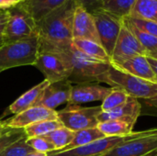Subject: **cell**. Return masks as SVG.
<instances>
[{
  "label": "cell",
  "mask_w": 157,
  "mask_h": 156,
  "mask_svg": "<svg viewBox=\"0 0 157 156\" xmlns=\"http://www.w3.org/2000/svg\"><path fill=\"white\" fill-rule=\"evenodd\" d=\"M4 44V39H3V35H0V46H2Z\"/></svg>",
  "instance_id": "b9f144b4"
},
{
  "label": "cell",
  "mask_w": 157,
  "mask_h": 156,
  "mask_svg": "<svg viewBox=\"0 0 157 156\" xmlns=\"http://www.w3.org/2000/svg\"><path fill=\"white\" fill-rule=\"evenodd\" d=\"M78 2L83 6H85L89 12H91L99 7L102 0H78Z\"/></svg>",
  "instance_id": "d6a6232c"
},
{
  "label": "cell",
  "mask_w": 157,
  "mask_h": 156,
  "mask_svg": "<svg viewBox=\"0 0 157 156\" xmlns=\"http://www.w3.org/2000/svg\"><path fill=\"white\" fill-rule=\"evenodd\" d=\"M75 136V131L65 128L61 127L44 137L48 139V141L53 145L55 151H63L73 141Z\"/></svg>",
  "instance_id": "484cf974"
},
{
  "label": "cell",
  "mask_w": 157,
  "mask_h": 156,
  "mask_svg": "<svg viewBox=\"0 0 157 156\" xmlns=\"http://www.w3.org/2000/svg\"><path fill=\"white\" fill-rule=\"evenodd\" d=\"M129 95L121 89L112 88L111 92L106 97L100 105L102 111L111 110L122 104H124L129 99Z\"/></svg>",
  "instance_id": "83f0119b"
},
{
  "label": "cell",
  "mask_w": 157,
  "mask_h": 156,
  "mask_svg": "<svg viewBox=\"0 0 157 156\" xmlns=\"http://www.w3.org/2000/svg\"><path fill=\"white\" fill-rule=\"evenodd\" d=\"M146 57H147V60H148L153 71L155 72V75L157 76V59H155V58L150 57V56H146Z\"/></svg>",
  "instance_id": "8d00e7d4"
},
{
  "label": "cell",
  "mask_w": 157,
  "mask_h": 156,
  "mask_svg": "<svg viewBox=\"0 0 157 156\" xmlns=\"http://www.w3.org/2000/svg\"><path fill=\"white\" fill-rule=\"evenodd\" d=\"M123 22L126 24V26L130 29V30L132 32V34L137 38V40L140 41V43L144 47V49L148 51V55L154 51H157V38L139 29H137L135 26L128 22L126 19L122 18Z\"/></svg>",
  "instance_id": "4316f807"
},
{
  "label": "cell",
  "mask_w": 157,
  "mask_h": 156,
  "mask_svg": "<svg viewBox=\"0 0 157 156\" xmlns=\"http://www.w3.org/2000/svg\"><path fill=\"white\" fill-rule=\"evenodd\" d=\"M32 151L34 150L27 144L26 136L6 147L0 153V156H26Z\"/></svg>",
  "instance_id": "f1b7e54d"
},
{
  "label": "cell",
  "mask_w": 157,
  "mask_h": 156,
  "mask_svg": "<svg viewBox=\"0 0 157 156\" xmlns=\"http://www.w3.org/2000/svg\"><path fill=\"white\" fill-rule=\"evenodd\" d=\"M97 127L106 137H124L133 132L134 126L124 120H113L99 122Z\"/></svg>",
  "instance_id": "44dd1931"
},
{
  "label": "cell",
  "mask_w": 157,
  "mask_h": 156,
  "mask_svg": "<svg viewBox=\"0 0 157 156\" xmlns=\"http://www.w3.org/2000/svg\"><path fill=\"white\" fill-rule=\"evenodd\" d=\"M144 156H157V148L155 149V150H153V151H151L150 153L146 154Z\"/></svg>",
  "instance_id": "ab89813d"
},
{
  "label": "cell",
  "mask_w": 157,
  "mask_h": 156,
  "mask_svg": "<svg viewBox=\"0 0 157 156\" xmlns=\"http://www.w3.org/2000/svg\"><path fill=\"white\" fill-rule=\"evenodd\" d=\"M26 156H48V154H44V153H40V152H36V151H32L29 154H28Z\"/></svg>",
  "instance_id": "f35d334b"
},
{
  "label": "cell",
  "mask_w": 157,
  "mask_h": 156,
  "mask_svg": "<svg viewBox=\"0 0 157 156\" xmlns=\"http://www.w3.org/2000/svg\"><path fill=\"white\" fill-rule=\"evenodd\" d=\"M23 0H0V9L1 10H6L8 8H11L19 3H21Z\"/></svg>",
  "instance_id": "836d02e7"
},
{
  "label": "cell",
  "mask_w": 157,
  "mask_h": 156,
  "mask_svg": "<svg viewBox=\"0 0 157 156\" xmlns=\"http://www.w3.org/2000/svg\"><path fill=\"white\" fill-rule=\"evenodd\" d=\"M0 73H1V71H0Z\"/></svg>",
  "instance_id": "7bdbcfd3"
},
{
  "label": "cell",
  "mask_w": 157,
  "mask_h": 156,
  "mask_svg": "<svg viewBox=\"0 0 157 156\" xmlns=\"http://www.w3.org/2000/svg\"><path fill=\"white\" fill-rule=\"evenodd\" d=\"M139 55L147 56L148 51L123 22L110 56V64H119L128 59Z\"/></svg>",
  "instance_id": "30bf717a"
},
{
  "label": "cell",
  "mask_w": 157,
  "mask_h": 156,
  "mask_svg": "<svg viewBox=\"0 0 157 156\" xmlns=\"http://www.w3.org/2000/svg\"><path fill=\"white\" fill-rule=\"evenodd\" d=\"M144 102H145L148 106L154 107V108H157V95L156 96H155V97H151V98L144 99Z\"/></svg>",
  "instance_id": "74e56055"
},
{
  "label": "cell",
  "mask_w": 157,
  "mask_h": 156,
  "mask_svg": "<svg viewBox=\"0 0 157 156\" xmlns=\"http://www.w3.org/2000/svg\"><path fill=\"white\" fill-rule=\"evenodd\" d=\"M157 148V128L136 131L128 141L102 156H144Z\"/></svg>",
  "instance_id": "ba28073f"
},
{
  "label": "cell",
  "mask_w": 157,
  "mask_h": 156,
  "mask_svg": "<svg viewBox=\"0 0 157 156\" xmlns=\"http://www.w3.org/2000/svg\"><path fill=\"white\" fill-rule=\"evenodd\" d=\"M101 112L100 106L82 107L80 105H67L64 108L57 111V117L63 127L75 132L97 127L99 123L98 117Z\"/></svg>",
  "instance_id": "8992f818"
},
{
  "label": "cell",
  "mask_w": 157,
  "mask_h": 156,
  "mask_svg": "<svg viewBox=\"0 0 157 156\" xmlns=\"http://www.w3.org/2000/svg\"><path fill=\"white\" fill-rule=\"evenodd\" d=\"M34 66L50 83L68 80L72 74L70 63L59 51H39Z\"/></svg>",
  "instance_id": "52a82bcc"
},
{
  "label": "cell",
  "mask_w": 157,
  "mask_h": 156,
  "mask_svg": "<svg viewBox=\"0 0 157 156\" xmlns=\"http://www.w3.org/2000/svg\"><path fill=\"white\" fill-rule=\"evenodd\" d=\"M72 84L68 80L50 83L42 92L36 106L53 109L63 104L69 102L71 97Z\"/></svg>",
  "instance_id": "5bb4252c"
},
{
  "label": "cell",
  "mask_w": 157,
  "mask_h": 156,
  "mask_svg": "<svg viewBox=\"0 0 157 156\" xmlns=\"http://www.w3.org/2000/svg\"><path fill=\"white\" fill-rule=\"evenodd\" d=\"M124 19H126L128 22H130L131 24L135 26L137 29H139L143 31H145V32L157 38V23L155 22L146 20L144 18H140L137 17H133V16H128V17H124Z\"/></svg>",
  "instance_id": "f546056e"
},
{
  "label": "cell",
  "mask_w": 157,
  "mask_h": 156,
  "mask_svg": "<svg viewBox=\"0 0 157 156\" xmlns=\"http://www.w3.org/2000/svg\"><path fill=\"white\" fill-rule=\"evenodd\" d=\"M57 111L53 109H49L44 107L34 106L29 108L6 120L8 127L13 129H24L34 123L48 120H57Z\"/></svg>",
  "instance_id": "9a60e30c"
},
{
  "label": "cell",
  "mask_w": 157,
  "mask_h": 156,
  "mask_svg": "<svg viewBox=\"0 0 157 156\" xmlns=\"http://www.w3.org/2000/svg\"><path fill=\"white\" fill-rule=\"evenodd\" d=\"M112 87H107L99 83H82L72 86L68 105H80L95 101H103L111 92Z\"/></svg>",
  "instance_id": "4fadbf2b"
},
{
  "label": "cell",
  "mask_w": 157,
  "mask_h": 156,
  "mask_svg": "<svg viewBox=\"0 0 157 156\" xmlns=\"http://www.w3.org/2000/svg\"><path fill=\"white\" fill-rule=\"evenodd\" d=\"M27 144L30 146L34 151L40 152V153L49 154L51 152L55 151L53 145L44 136L27 138Z\"/></svg>",
  "instance_id": "1f68e13d"
},
{
  "label": "cell",
  "mask_w": 157,
  "mask_h": 156,
  "mask_svg": "<svg viewBox=\"0 0 157 156\" xmlns=\"http://www.w3.org/2000/svg\"><path fill=\"white\" fill-rule=\"evenodd\" d=\"M39 52V37L4 43L0 46V71L10 68L34 65Z\"/></svg>",
  "instance_id": "277c9868"
},
{
  "label": "cell",
  "mask_w": 157,
  "mask_h": 156,
  "mask_svg": "<svg viewBox=\"0 0 157 156\" xmlns=\"http://www.w3.org/2000/svg\"><path fill=\"white\" fill-rule=\"evenodd\" d=\"M98 83H106L112 88L121 89L136 99H148L157 95L156 84L122 72L112 65L98 78Z\"/></svg>",
  "instance_id": "3957f363"
},
{
  "label": "cell",
  "mask_w": 157,
  "mask_h": 156,
  "mask_svg": "<svg viewBox=\"0 0 157 156\" xmlns=\"http://www.w3.org/2000/svg\"><path fill=\"white\" fill-rule=\"evenodd\" d=\"M49 51H59L68 61L72 67V74L68 81L72 85L98 83V78L106 73L111 65L109 63L98 61L86 55L77 50L73 43L70 46Z\"/></svg>",
  "instance_id": "7a4b0ae2"
},
{
  "label": "cell",
  "mask_w": 157,
  "mask_h": 156,
  "mask_svg": "<svg viewBox=\"0 0 157 156\" xmlns=\"http://www.w3.org/2000/svg\"><path fill=\"white\" fill-rule=\"evenodd\" d=\"M11 128L7 126L6 124V120H0V136L3 135L4 133H6V131H8Z\"/></svg>",
  "instance_id": "d590c367"
},
{
  "label": "cell",
  "mask_w": 157,
  "mask_h": 156,
  "mask_svg": "<svg viewBox=\"0 0 157 156\" xmlns=\"http://www.w3.org/2000/svg\"><path fill=\"white\" fill-rule=\"evenodd\" d=\"M73 38L90 40L100 43L94 17L79 2L75 7L73 22ZM101 44V43H100Z\"/></svg>",
  "instance_id": "7c38bea8"
},
{
  "label": "cell",
  "mask_w": 157,
  "mask_h": 156,
  "mask_svg": "<svg viewBox=\"0 0 157 156\" xmlns=\"http://www.w3.org/2000/svg\"><path fill=\"white\" fill-rule=\"evenodd\" d=\"M0 10H1V9H0Z\"/></svg>",
  "instance_id": "ee69618b"
},
{
  "label": "cell",
  "mask_w": 157,
  "mask_h": 156,
  "mask_svg": "<svg viewBox=\"0 0 157 156\" xmlns=\"http://www.w3.org/2000/svg\"><path fill=\"white\" fill-rule=\"evenodd\" d=\"M141 104L138 99L133 97H129V99L122 105L109 110L102 111L98 117V122H104L113 120H124L132 125H135L140 114H141Z\"/></svg>",
  "instance_id": "2e32d148"
},
{
  "label": "cell",
  "mask_w": 157,
  "mask_h": 156,
  "mask_svg": "<svg viewBox=\"0 0 157 156\" xmlns=\"http://www.w3.org/2000/svg\"><path fill=\"white\" fill-rule=\"evenodd\" d=\"M8 20V13L7 10H0V35L3 34L6 25Z\"/></svg>",
  "instance_id": "e575fe53"
},
{
  "label": "cell",
  "mask_w": 157,
  "mask_h": 156,
  "mask_svg": "<svg viewBox=\"0 0 157 156\" xmlns=\"http://www.w3.org/2000/svg\"><path fill=\"white\" fill-rule=\"evenodd\" d=\"M91 14L96 23L100 43L110 57L120 34L123 20L100 8L91 11Z\"/></svg>",
  "instance_id": "9c48e42d"
},
{
  "label": "cell",
  "mask_w": 157,
  "mask_h": 156,
  "mask_svg": "<svg viewBox=\"0 0 157 156\" xmlns=\"http://www.w3.org/2000/svg\"><path fill=\"white\" fill-rule=\"evenodd\" d=\"M26 137L24 129H13L11 128L8 131L0 136V153L3 152L10 144L17 141Z\"/></svg>",
  "instance_id": "4dcf8cb0"
},
{
  "label": "cell",
  "mask_w": 157,
  "mask_h": 156,
  "mask_svg": "<svg viewBox=\"0 0 157 156\" xmlns=\"http://www.w3.org/2000/svg\"><path fill=\"white\" fill-rule=\"evenodd\" d=\"M135 132L133 131L124 137H105L89 144L64 151H53L48 156H102L111 151L119 144L131 139Z\"/></svg>",
  "instance_id": "8fae6325"
},
{
  "label": "cell",
  "mask_w": 157,
  "mask_h": 156,
  "mask_svg": "<svg viewBox=\"0 0 157 156\" xmlns=\"http://www.w3.org/2000/svg\"><path fill=\"white\" fill-rule=\"evenodd\" d=\"M136 1L137 0H102L98 8L122 19L132 14Z\"/></svg>",
  "instance_id": "7402d4cb"
},
{
  "label": "cell",
  "mask_w": 157,
  "mask_h": 156,
  "mask_svg": "<svg viewBox=\"0 0 157 156\" xmlns=\"http://www.w3.org/2000/svg\"><path fill=\"white\" fill-rule=\"evenodd\" d=\"M73 45L77 50L93 59L110 63V57L100 43L95 42L90 40L74 39Z\"/></svg>",
  "instance_id": "ffe728a7"
},
{
  "label": "cell",
  "mask_w": 157,
  "mask_h": 156,
  "mask_svg": "<svg viewBox=\"0 0 157 156\" xmlns=\"http://www.w3.org/2000/svg\"><path fill=\"white\" fill-rule=\"evenodd\" d=\"M106 136L98 129V127L81 130L75 132V136L71 143L64 149V150H70L76 147L84 146L86 144H89L91 143H94L98 140L103 139ZM63 150V151H64Z\"/></svg>",
  "instance_id": "603a6c76"
},
{
  "label": "cell",
  "mask_w": 157,
  "mask_h": 156,
  "mask_svg": "<svg viewBox=\"0 0 157 156\" xmlns=\"http://www.w3.org/2000/svg\"><path fill=\"white\" fill-rule=\"evenodd\" d=\"M50 82L44 79L42 82L38 84L37 86L31 87L29 90L22 94L18 98H17L8 108V112L14 115H17L29 108L36 106L39 101L42 92L48 86Z\"/></svg>",
  "instance_id": "ac0fdd59"
},
{
  "label": "cell",
  "mask_w": 157,
  "mask_h": 156,
  "mask_svg": "<svg viewBox=\"0 0 157 156\" xmlns=\"http://www.w3.org/2000/svg\"><path fill=\"white\" fill-rule=\"evenodd\" d=\"M130 16L157 23V0H137Z\"/></svg>",
  "instance_id": "cb8c5ba5"
},
{
  "label": "cell",
  "mask_w": 157,
  "mask_h": 156,
  "mask_svg": "<svg viewBox=\"0 0 157 156\" xmlns=\"http://www.w3.org/2000/svg\"><path fill=\"white\" fill-rule=\"evenodd\" d=\"M147 56H150V57H153V58H155V59H157V51H156L152 52V53H150V54L147 55Z\"/></svg>",
  "instance_id": "60d3db41"
},
{
  "label": "cell",
  "mask_w": 157,
  "mask_h": 156,
  "mask_svg": "<svg viewBox=\"0 0 157 156\" xmlns=\"http://www.w3.org/2000/svg\"><path fill=\"white\" fill-rule=\"evenodd\" d=\"M6 10L8 20L2 34L4 43L16 42L37 36L36 21L20 3Z\"/></svg>",
  "instance_id": "5b68a950"
},
{
  "label": "cell",
  "mask_w": 157,
  "mask_h": 156,
  "mask_svg": "<svg viewBox=\"0 0 157 156\" xmlns=\"http://www.w3.org/2000/svg\"><path fill=\"white\" fill-rule=\"evenodd\" d=\"M78 0H69L36 22L39 51H49L73 43V22Z\"/></svg>",
  "instance_id": "6da1fadb"
},
{
  "label": "cell",
  "mask_w": 157,
  "mask_h": 156,
  "mask_svg": "<svg viewBox=\"0 0 157 156\" xmlns=\"http://www.w3.org/2000/svg\"><path fill=\"white\" fill-rule=\"evenodd\" d=\"M113 67L132 74L136 77L152 82L157 85V76L153 71L147 57L145 55H139L128 59L119 64H111Z\"/></svg>",
  "instance_id": "e0dca14e"
},
{
  "label": "cell",
  "mask_w": 157,
  "mask_h": 156,
  "mask_svg": "<svg viewBox=\"0 0 157 156\" xmlns=\"http://www.w3.org/2000/svg\"><path fill=\"white\" fill-rule=\"evenodd\" d=\"M61 127H63V124L58 119L48 120H42V121L28 126L24 128V131H25L27 138H32V137H38V136H45Z\"/></svg>",
  "instance_id": "d4e9b609"
},
{
  "label": "cell",
  "mask_w": 157,
  "mask_h": 156,
  "mask_svg": "<svg viewBox=\"0 0 157 156\" xmlns=\"http://www.w3.org/2000/svg\"><path fill=\"white\" fill-rule=\"evenodd\" d=\"M69 0H23L20 5L38 22L44 16Z\"/></svg>",
  "instance_id": "d6986e66"
}]
</instances>
